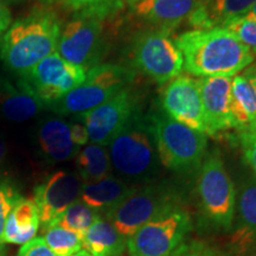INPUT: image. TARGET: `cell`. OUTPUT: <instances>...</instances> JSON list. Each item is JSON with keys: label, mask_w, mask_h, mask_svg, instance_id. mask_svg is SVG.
<instances>
[{"label": "cell", "mask_w": 256, "mask_h": 256, "mask_svg": "<svg viewBox=\"0 0 256 256\" xmlns=\"http://www.w3.org/2000/svg\"><path fill=\"white\" fill-rule=\"evenodd\" d=\"M22 198L23 196L11 182L0 178V244H4L2 238L8 216Z\"/></svg>", "instance_id": "83f0119b"}, {"label": "cell", "mask_w": 256, "mask_h": 256, "mask_svg": "<svg viewBox=\"0 0 256 256\" xmlns=\"http://www.w3.org/2000/svg\"><path fill=\"white\" fill-rule=\"evenodd\" d=\"M190 217L176 208L140 228L127 240L130 256H171L190 232Z\"/></svg>", "instance_id": "9c48e42d"}, {"label": "cell", "mask_w": 256, "mask_h": 256, "mask_svg": "<svg viewBox=\"0 0 256 256\" xmlns=\"http://www.w3.org/2000/svg\"><path fill=\"white\" fill-rule=\"evenodd\" d=\"M60 31L55 12L34 10L16 20L2 37L0 58L8 70L24 78L37 63L55 52Z\"/></svg>", "instance_id": "7a4b0ae2"}, {"label": "cell", "mask_w": 256, "mask_h": 256, "mask_svg": "<svg viewBox=\"0 0 256 256\" xmlns=\"http://www.w3.org/2000/svg\"><path fill=\"white\" fill-rule=\"evenodd\" d=\"M42 238L57 256L72 255L83 249L81 236L60 226L46 228Z\"/></svg>", "instance_id": "4316f807"}, {"label": "cell", "mask_w": 256, "mask_h": 256, "mask_svg": "<svg viewBox=\"0 0 256 256\" xmlns=\"http://www.w3.org/2000/svg\"><path fill=\"white\" fill-rule=\"evenodd\" d=\"M100 217V212L92 209L87 204L83 203L81 200H78L64 211L52 226H60L72 230V232L78 234L82 238L84 234L87 232V230L92 226V224Z\"/></svg>", "instance_id": "484cf974"}, {"label": "cell", "mask_w": 256, "mask_h": 256, "mask_svg": "<svg viewBox=\"0 0 256 256\" xmlns=\"http://www.w3.org/2000/svg\"><path fill=\"white\" fill-rule=\"evenodd\" d=\"M243 76H244L248 80L249 82H250L252 89H254L255 92V95H256V66H252L250 68H248L246 70V72L243 74Z\"/></svg>", "instance_id": "d590c367"}, {"label": "cell", "mask_w": 256, "mask_h": 256, "mask_svg": "<svg viewBox=\"0 0 256 256\" xmlns=\"http://www.w3.org/2000/svg\"><path fill=\"white\" fill-rule=\"evenodd\" d=\"M11 12L5 2H0V38L4 36V34L8 30L11 25Z\"/></svg>", "instance_id": "e575fe53"}, {"label": "cell", "mask_w": 256, "mask_h": 256, "mask_svg": "<svg viewBox=\"0 0 256 256\" xmlns=\"http://www.w3.org/2000/svg\"><path fill=\"white\" fill-rule=\"evenodd\" d=\"M203 104L206 134L217 133L235 128L232 114V82L230 78L214 76L197 80Z\"/></svg>", "instance_id": "9a60e30c"}, {"label": "cell", "mask_w": 256, "mask_h": 256, "mask_svg": "<svg viewBox=\"0 0 256 256\" xmlns=\"http://www.w3.org/2000/svg\"><path fill=\"white\" fill-rule=\"evenodd\" d=\"M70 134H72V142L78 147L86 145L89 142L87 128L81 124H70Z\"/></svg>", "instance_id": "836d02e7"}, {"label": "cell", "mask_w": 256, "mask_h": 256, "mask_svg": "<svg viewBox=\"0 0 256 256\" xmlns=\"http://www.w3.org/2000/svg\"><path fill=\"white\" fill-rule=\"evenodd\" d=\"M82 185L78 174L66 171H57L37 185L34 202L44 230L52 226L64 211L78 200Z\"/></svg>", "instance_id": "4fadbf2b"}, {"label": "cell", "mask_w": 256, "mask_h": 256, "mask_svg": "<svg viewBox=\"0 0 256 256\" xmlns=\"http://www.w3.org/2000/svg\"><path fill=\"white\" fill-rule=\"evenodd\" d=\"M0 2H22V0H0Z\"/></svg>", "instance_id": "60d3db41"}, {"label": "cell", "mask_w": 256, "mask_h": 256, "mask_svg": "<svg viewBox=\"0 0 256 256\" xmlns=\"http://www.w3.org/2000/svg\"><path fill=\"white\" fill-rule=\"evenodd\" d=\"M50 2H57V4L64 6V8L78 12L81 11V10L92 8V6L104 4V2H110V0H50Z\"/></svg>", "instance_id": "d6a6232c"}, {"label": "cell", "mask_w": 256, "mask_h": 256, "mask_svg": "<svg viewBox=\"0 0 256 256\" xmlns=\"http://www.w3.org/2000/svg\"><path fill=\"white\" fill-rule=\"evenodd\" d=\"M82 66L66 62L58 52L42 60L24 76L46 106H52L86 80Z\"/></svg>", "instance_id": "8fae6325"}, {"label": "cell", "mask_w": 256, "mask_h": 256, "mask_svg": "<svg viewBox=\"0 0 256 256\" xmlns=\"http://www.w3.org/2000/svg\"><path fill=\"white\" fill-rule=\"evenodd\" d=\"M133 66L156 82L168 83L184 68L182 52L171 38V31L152 28L138 34L130 46Z\"/></svg>", "instance_id": "ba28073f"}, {"label": "cell", "mask_w": 256, "mask_h": 256, "mask_svg": "<svg viewBox=\"0 0 256 256\" xmlns=\"http://www.w3.org/2000/svg\"><path fill=\"white\" fill-rule=\"evenodd\" d=\"M5 154H6L5 142H4V140L0 138V165H2V160H4V158H5Z\"/></svg>", "instance_id": "8d00e7d4"}, {"label": "cell", "mask_w": 256, "mask_h": 256, "mask_svg": "<svg viewBox=\"0 0 256 256\" xmlns=\"http://www.w3.org/2000/svg\"><path fill=\"white\" fill-rule=\"evenodd\" d=\"M256 0H200L188 17L194 30H209L248 14Z\"/></svg>", "instance_id": "d6986e66"}, {"label": "cell", "mask_w": 256, "mask_h": 256, "mask_svg": "<svg viewBox=\"0 0 256 256\" xmlns=\"http://www.w3.org/2000/svg\"><path fill=\"white\" fill-rule=\"evenodd\" d=\"M178 208L176 197L160 186L138 188L122 203L104 214L106 220L127 240L133 236L144 224L162 214Z\"/></svg>", "instance_id": "30bf717a"}, {"label": "cell", "mask_w": 256, "mask_h": 256, "mask_svg": "<svg viewBox=\"0 0 256 256\" xmlns=\"http://www.w3.org/2000/svg\"><path fill=\"white\" fill-rule=\"evenodd\" d=\"M66 256H90V255H89L88 252L84 250V249H82V250H80L78 252H75V254H72V255H66Z\"/></svg>", "instance_id": "f35d334b"}, {"label": "cell", "mask_w": 256, "mask_h": 256, "mask_svg": "<svg viewBox=\"0 0 256 256\" xmlns=\"http://www.w3.org/2000/svg\"><path fill=\"white\" fill-rule=\"evenodd\" d=\"M236 198L238 214L229 246L235 254L242 255L256 249V178L243 180Z\"/></svg>", "instance_id": "2e32d148"}, {"label": "cell", "mask_w": 256, "mask_h": 256, "mask_svg": "<svg viewBox=\"0 0 256 256\" xmlns=\"http://www.w3.org/2000/svg\"><path fill=\"white\" fill-rule=\"evenodd\" d=\"M184 70L194 76L232 78L254 62L252 51L226 28L184 32L176 40Z\"/></svg>", "instance_id": "6da1fadb"}, {"label": "cell", "mask_w": 256, "mask_h": 256, "mask_svg": "<svg viewBox=\"0 0 256 256\" xmlns=\"http://www.w3.org/2000/svg\"><path fill=\"white\" fill-rule=\"evenodd\" d=\"M164 113L191 130L206 134L203 104L197 80L179 75L165 83L162 95Z\"/></svg>", "instance_id": "5bb4252c"}, {"label": "cell", "mask_w": 256, "mask_h": 256, "mask_svg": "<svg viewBox=\"0 0 256 256\" xmlns=\"http://www.w3.org/2000/svg\"><path fill=\"white\" fill-rule=\"evenodd\" d=\"M136 113V96L128 89H124L98 107L80 114V118L87 128L89 142L110 146L112 140Z\"/></svg>", "instance_id": "7c38bea8"}, {"label": "cell", "mask_w": 256, "mask_h": 256, "mask_svg": "<svg viewBox=\"0 0 256 256\" xmlns=\"http://www.w3.org/2000/svg\"><path fill=\"white\" fill-rule=\"evenodd\" d=\"M38 144L49 162H62L78 156V146L72 142L70 124L58 119L44 121L38 130Z\"/></svg>", "instance_id": "44dd1931"}, {"label": "cell", "mask_w": 256, "mask_h": 256, "mask_svg": "<svg viewBox=\"0 0 256 256\" xmlns=\"http://www.w3.org/2000/svg\"><path fill=\"white\" fill-rule=\"evenodd\" d=\"M82 244L90 256H121L127 248V238L110 222L100 217L84 234Z\"/></svg>", "instance_id": "603a6c76"}, {"label": "cell", "mask_w": 256, "mask_h": 256, "mask_svg": "<svg viewBox=\"0 0 256 256\" xmlns=\"http://www.w3.org/2000/svg\"><path fill=\"white\" fill-rule=\"evenodd\" d=\"M136 190V186L122 179L108 176L95 183L82 185L81 200L98 212H108Z\"/></svg>", "instance_id": "ffe728a7"}, {"label": "cell", "mask_w": 256, "mask_h": 256, "mask_svg": "<svg viewBox=\"0 0 256 256\" xmlns=\"http://www.w3.org/2000/svg\"><path fill=\"white\" fill-rule=\"evenodd\" d=\"M126 2H130V5H134V4H138V2H144V0H126Z\"/></svg>", "instance_id": "ab89813d"}, {"label": "cell", "mask_w": 256, "mask_h": 256, "mask_svg": "<svg viewBox=\"0 0 256 256\" xmlns=\"http://www.w3.org/2000/svg\"><path fill=\"white\" fill-rule=\"evenodd\" d=\"M76 165L78 177L84 183H95L101 180L110 176L112 170L110 153L106 150V146L96 144L86 146L78 151L76 156Z\"/></svg>", "instance_id": "d4e9b609"}, {"label": "cell", "mask_w": 256, "mask_h": 256, "mask_svg": "<svg viewBox=\"0 0 256 256\" xmlns=\"http://www.w3.org/2000/svg\"><path fill=\"white\" fill-rule=\"evenodd\" d=\"M171 256H217L212 249L202 242H191L182 244Z\"/></svg>", "instance_id": "1f68e13d"}, {"label": "cell", "mask_w": 256, "mask_h": 256, "mask_svg": "<svg viewBox=\"0 0 256 256\" xmlns=\"http://www.w3.org/2000/svg\"><path fill=\"white\" fill-rule=\"evenodd\" d=\"M197 190L209 222L217 229L230 232L236 214V188L218 153H210L202 162Z\"/></svg>", "instance_id": "52a82bcc"}, {"label": "cell", "mask_w": 256, "mask_h": 256, "mask_svg": "<svg viewBox=\"0 0 256 256\" xmlns=\"http://www.w3.org/2000/svg\"><path fill=\"white\" fill-rule=\"evenodd\" d=\"M226 30H229L238 40L244 44L252 51V54H256V20L250 19L246 16L240 18H235L232 20L224 24Z\"/></svg>", "instance_id": "f1b7e54d"}, {"label": "cell", "mask_w": 256, "mask_h": 256, "mask_svg": "<svg viewBox=\"0 0 256 256\" xmlns=\"http://www.w3.org/2000/svg\"><path fill=\"white\" fill-rule=\"evenodd\" d=\"M119 0L81 10L60 31L58 55L86 72L101 64L107 52V22L116 14Z\"/></svg>", "instance_id": "3957f363"}, {"label": "cell", "mask_w": 256, "mask_h": 256, "mask_svg": "<svg viewBox=\"0 0 256 256\" xmlns=\"http://www.w3.org/2000/svg\"><path fill=\"white\" fill-rule=\"evenodd\" d=\"M133 81L132 69L120 64H98L88 70L83 83L50 107L62 115L87 113L127 89Z\"/></svg>", "instance_id": "8992f818"}, {"label": "cell", "mask_w": 256, "mask_h": 256, "mask_svg": "<svg viewBox=\"0 0 256 256\" xmlns=\"http://www.w3.org/2000/svg\"><path fill=\"white\" fill-rule=\"evenodd\" d=\"M232 114L238 132H256V95L250 82L243 75L232 78Z\"/></svg>", "instance_id": "cb8c5ba5"}, {"label": "cell", "mask_w": 256, "mask_h": 256, "mask_svg": "<svg viewBox=\"0 0 256 256\" xmlns=\"http://www.w3.org/2000/svg\"><path fill=\"white\" fill-rule=\"evenodd\" d=\"M112 168L127 183L151 182L159 170L151 126L136 113L110 144Z\"/></svg>", "instance_id": "277c9868"}, {"label": "cell", "mask_w": 256, "mask_h": 256, "mask_svg": "<svg viewBox=\"0 0 256 256\" xmlns=\"http://www.w3.org/2000/svg\"><path fill=\"white\" fill-rule=\"evenodd\" d=\"M150 122L162 166L178 174L200 168L208 146L206 134L191 130L165 113L152 115Z\"/></svg>", "instance_id": "5b68a950"}, {"label": "cell", "mask_w": 256, "mask_h": 256, "mask_svg": "<svg viewBox=\"0 0 256 256\" xmlns=\"http://www.w3.org/2000/svg\"><path fill=\"white\" fill-rule=\"evenodd\" d=\"M246 17H248V18L254 19V20H256V2H254V5L252 6V8L249 10L248 14H246Z\"/></svg>", "instance_id": "74e56055"}, {"label": "cell", "mask_w": 256, "mask_h": 256, "mask_svg": "<svg viewBox=\"0 0 256 256\" xmlns=\"http://www.w3.org/2000/svg\"><path fill=\"white\" fill-rule=\"evenodd\" d=\"M198 4L200 0H144L132 5V8L138 18L172 32L190 17Z\"/></svg>", "instance_id": "ac0fdd59"}, {"label": "cell", "mask_w": 256, "mask_h": 256, "mask_svg": "<svg viewBox=\"0 0 256 256\" xmlns=\"http://www.w3.org/2000/svg\"><path fill=\"white\" fill-rule=\"evenodd\" d=\"M0 256H5L4 248H2V244H0Z\"/></svg>", "instance_id": "b9f144b4"}, {"label": "cell", "mask_w": 256, "mask_h": 256, "mask_svg": "<svg viewBox=\"0 0 256 256\" xmlns=\"http://www.w3.org/2000/svg\"><path fill=\"white\" fill-rule=\"evenodd\" d=\"M18 256H57L42 238H34L22 246Z\"/></svg>", "instance_id": "4dcf8cb0"}, {"label": "cell", "mask_w": 256, "mask_h": 256, "mask_svg": "<svg viewBox=\"0 0 256 256\" xmlns=\"http://www.w3.org/2000/svg\"><path fill=\"white\" fill-rule=\"evenodd\" d=\"M46 104L25 78L16 81L0 78V112L8 121L24 122L40 113Z\"/></svg>", "instance_id": "e0dca14e"}, {"label": "cell", "mask_w": 256, "mask_h": 256, "mask_svg": "<svg viewBox=\"0 0 256 256\" xmlns=\"http://www.w3.org/2000/svg\"><path fill=\"white\" fill-rule=\"evenodd\" d=\"M238 140L242 148L244 160L256 176V132H250V130L238 132Z\"/></svg>", "instance_id": "f546056e"}, {"label": "cell", "mask_w": 256, "mask_h": 256, "mask_svg": "<svg viewBox=\"0 0 256 256\" xmlns=\"http://www.w3.org/2000/svg\"><path fill=\"white\" fill-rule=\"evenodd\" d=\"M40 226V215L34 200L23 197L8 216L2 243L23 246L36 238Z\"/></svg>", "instance_id": "7402d4cb"}]
</instances>
